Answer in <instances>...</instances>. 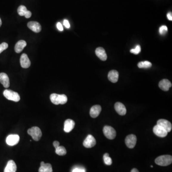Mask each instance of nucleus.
<instances>
[{
	"label": "nucleus",
	"mask_w": 172,
	"mask_h": 172,
	"mask_svg": "<svg viewBox=\"0 0 172 172\" xmlns=\"http://www.w3.org/2000/svg\"><path fill=\"white\" fill-rule=\"evenodd\" d=\"M159 87L162 90L167 92L169 90L170 88L172 87V83L169 80L164 79L160 81L159 83Z\"/></svg>",
	"instance_id": "obj_16"
},
{
	"label": "nucleus",
	"mask_w": 172,
	"mask_h": 172,
	"mask_svg": "<svg viewBox=\"0 0 172 172\" xmlns=\"http://www.w3.org/2000/svg\"><path fill=\"white\" fill-rule=\"evenodd\" d=\"M4 96L7 100L15 102H18L20 100V97L18 93L9 89H5L3 93Z\"/></svg>",
	"instance_id": "obj_4"
},
{
	"label": "nucleus",
	"mask_w": 172,
	"mask_h": 172,
	"mask_svg": "<svg viewBox=\"0 0 172 172\" xmlns=\"http://www.w3.org/2000/svg\"><path fill=\"white\" fill-rule=\"evenodd\" d=\"M59 145H60V143L58 141H54L53 142V145L55 147V149L59 146Z\"/></svg>",
	"instance_id": "obj_34"
},
{
	"label": "nucleus",
	"mask_w": 172,
	"mask_h": 172,
	"mask_svg": "<svg viewBox=\"0 0 172 172\" xmlns=\"http://www.w3.org/2000/svg\"><path fill=\"white\" fill-rule=\"evenodd\" d=\"M103 160L104 163L107 165H111L112 163V159L109 156L108 153H105L103 155Z\"/></svg>",
	"instance_id": "obj_25"
},
{
	"label": "nucleus",
	"mask_w": 172,
	"mask_h": 172,
	"mask_svg": "<svg viewBox=\"0 0 172 172\" xmlns=\"http://www.w3.org/2000/svg\"><path fill=\"white\" fill-rule=\"evenodd\" d=\"M21 66L23 68L27 69L31 65V62L26 54H23L20 58Z\"/></svg>",
	"instance_id": "obj_14"
},
{
	"label": "nucleus",
	"mask_w": 172,
	"mask_h": 172,
	"mask_svg": "<svg viewBox=\"0 0 172 172\" xmlns=\"http://www.w3.org/2000/svg\"><path fill=\"white\" fill-rule=\"evenodd\" d=\"M63 24H64V26L66 27L67 28H70V24H69V21L67 20H64V22H63Z\"/></svg>",
	"instance_id": "obj_30"
},
{
	"label": "nucleus",
	"mask_w": 172,
	"mask_h": 172,
	"mask_svg": "<svg viewBox=\"0 0 172 172\" xmlns=\"http://www.w3.org/2000/svg\"><path fill=\"white\" fill-rule=\"evenodd\" d=\"M101 106L99 105H94L90 109L89 114L92 118H96L99 116L101 111Z\"/></svg>",
	"instance_id": "obj_13"
},
{
	"label": "nucleus",
	"mask_w": 172,
	"mask_h": 172,
	"mask_svg": "<svg viewBox=\"0 0 172 172\" xmlns=\"http://www.w3.org/2000/svg\"><path fill=\"white\" fill-rule=\"evenodd\" d=\"M141 47L139 45H137L134 49H132L130 50L131 53H133L134 54L137 55L139 53L141 52Z\"/></svg>",
	"instance_id": "obj_27"
},
{
	"label": "nucleus",
	"mask_w": 172,
	"mask_h": 172,
	"mask_svg": "<svg viewBox=\"0 0 172 172\" xmlns=\"http://www.w3.org/2000/svg\"><path fill=\"white\" fill-rule=\"evenodd\" d=\"M137 142V137L134 134L128 135L125 139V142L127 146L130 149L135 147Z\"/></svg>",
	"instance_id": "obj_6"
},
{
	"label": "nucleus",
	"mask_w": 172,
	"mask_h": 172,
	"mask_svg": "<svg viewBox=\"0 0 172 172\" xmlns=\"http://www.w3.org/2000/svg\"><path fill=\"white\" fill-rule=\"evenodd\" d=\"M1 24H2V22H1V19L0 18V27H1Z\"/></svg>",
	"instance_id": "obj_37"
},
{
	"label": "nucleus",
	"mask_w": 172,
	"mask_h": 172,
	"mask_svg": "<svg viewBox=\"0 0 172 172\" xmlns=\"http://www.w3.org/2000/svg\"><path fill=\"white\" fill-rule=\"evenodd\" d=\"M41 166L39 169V172H53L51 165L50 164H45L44 162H41Z\"/></svg>",
	"instance_id": "obj_21"
},
{
	"label": "nucleus",
	"mask_w": 172,
	"mask_h": 172,
	"mask_svg": "<svg viewBox=\"0 0 172 172\" xmlns=\"http://www.w3.org/2000/svg\"><path fill=\"white\" fill-rule=\"evenodd\" d=\"M27 11V7L24 5H20L17 9V12L20 16H24Z\"/></svg>",
	"instance_id": "obj_26"
},
{
	"label": "nucleus",
	"mask_w": 172,
	"mask_h": 172,
	"mask_svg": "<svg viewBox=\"0 0 172 172\" xmlns=\"http://www.w3.org/2000/svg\"><path fill=\"white\" fill-rule=\"evenodd\" d=\"M131 172H139L138 170L136 168L132 169L131 170Z\"/></svg>",
	"instance_id": "obj_36"
},
{
	"label": "nucleus",
	"mask_w": 172,
	"mask_h": 172,
	"mask_svg": "<svg viewBox=\"0 0 172 172\" xmlns=\"http://www.w3.org/2000/svg\"><path fill=\"white\" fill-rule=\"evenodd\" d=\"M51 101L55 105L65 104L67 101V97L65 94H55L53 93L50 96Z\"/></svg>",
	"instance_id": "obj_1"
},
{
	"label": "nucleus",
	"mask_w": 172,
	"mask_h": 172,
	"mask_svg": "<svg viewBox=\"0 0 172 172\" xmlns=\"http://www.w3.org/2000/svg\"><path fill=\"white\" fill-rule=\"evenodd\" d=\"M17 170V166L16 162L13 160H10L8 162L4 172H16Z\"/></svg>",
	"instance_id": "obj_19"
},
{
	"label": "nucleus",
	"mask_w": 172,
	"mask_h": 172,
	"mask_svg": "<svg viewBox=\"0 0 172 172\" xmlns=\"http://www.w3.org/2000/svg\"><path fill=\"white\" fill-rule=\"evenodd\" d=\"M167 27L165 25H162L159 28V32L161 35H165L167 32Z\"/></svg>",
	"instance_id": "obj_28"
},
{
	"label": "nucleus",
	"mask_w": 172,
	"mask_h": 172,
	"mask_svg": "<svg viewBox=\"0 0 172 172\" xmlns=\"http://www.w3.org/2000/svg\"><path fill=\"white\" fill-rule=\"evenodd\" d=\"M108 79L112 83H116L119 78V73L116 70H111L108 74Z\"/></svg>",
	"instance_id": "obj_20"
},
{
	"label": "nucleus",
	"mask_w": 172,
	"mask_h": 172,
	"mask_svg": "<svg viewBox=\"0 0 172 172\" xmlns=\"http://www.w3.org/2000/svg\"><path fill=\"white\" fill-rule=\"evenodd\" d=\"M104 134L110 140H113L116 136V132L115 129L110 126H105L103 129Z\"/></svg>",
	"instance_id": "obj_5"
},
{
	"label": "nucleus",
	"mask_w": 172,
	"mask_h": 172,
	"mask_svg": "<svg viewBox=\"0 0 172 172\" xmlns=\"http://www.w3.org/2000/svg\"><path fill=\"white\" fill-rule=\"evenodd\" d=\"M27 132L35 141H39L42 135L41 130L38 127H32L28 130Z\"/></svg>",
	"instance_id": "obj_3"
},
{
	"label": "nucleus",
	"mask_w": 172,
	"mask_h": 172,
	"mask_svg": "<svg viewBox=\"0 0 172 172\" xmlns=\"http://www.w3.org/2000/svg\"><path fill=\"white\" fill-rule=\"evenodd\" d=\"M57 27L58 29L60 31H63V27H62V25L61 24L60 22L57 23Z\"/></svg>",
	"instance_id": "obj_31"
},
{
	"label": "nucleus",
	"mask_w": 172,
	"mask_h": 172,
	"mask_svg": "<svg viewBox=\"0 0 172 172\" xmlns=\"http://www.w3.org/2000/svg\"><path fill=\"white\" fill-rule=\"evenodd\" d=\"M152 66V63L150 62L149 61H148L140 62L138 64V66L140 69H143V68L148 69V68H150V67H151Z\"/></svg>",
	"instance_id": "obj_23"
},
{
	"label": "nucleus",
	"mask_w": 172,
	"mask_h": 172,
	"mask_svg": "<svg viewBox=\"0 0 172 172\" xmlns=\"http://www.w3.org/2000/svg\"><path fill=\"white\" fill-rule=\"evenodd\" d=\"M8 47V45L6 43L4 42L0 44V54L4 50H6Z\"/></svg>",
	"instance_id": "obj_29"
},
{
	"label": "nucleus",
	"mask_w": 172,
	"mask_h": 172,
	"mask_svg": "<svg viewBox=\"0 0 172 172\" xmlns=\"http://www.w3.org/2000/svg\"><path fill=\"white\" fill-rule=\"evenodd\" d=\"M75 123L73 120L71 119H67L65 120L64 123V131L67 133L70 131L74 128Z\"/></svg>",
	"instance_id": "obj_12"
},
{
	"label": "nucleus",
	"mask_w": 172,
	"mask_h": 172,
	"mask_svg": "<svg viewBox=\"0 0 172 172\" xmlns=\"http://www.w3.org/2000/svg\"><path fill=\"white\" fill-rule=\"evenodd\" d=\"M27 46V43L24 40H20L15 46V50L16 52L17 53L22 52L23 49Z\"/></svg>",
	"instance_id": "obj_22"
},
{
	"label": "nucleus",
	"mask_w": 172,
	"mask_h": 172,
	"mask_svg": "<svg viewBox=\"0 0 172 172\" xmlns=\"http://www.w3.org/2000/svg\"><path fill=\"white\" fill-rule=\"evenodd\" d=\"M151 167H153V165H152V166H151Z\"/></svg>",
	"instance_id": "obj_38"
},
{
	"label": "nucleus",
	"mask_w": 172,
	"mask_h": 172,
	"mask_svg": "<svg viewBox=\"0 0 172 172\" xmlns=\"http://www.w3.org/2000/svg\"><path fill=\"white\" fill-rule=\"evenodd\" d=\"M83 145L86 148H90L94 147L96 144V140L92 135H88L83 142Z\"/></svg>",
	"instance_id": "obj_7"
},
{
	"label": "nucleus",
	"mask_w": 172,
	"mask_h": 172,
	"mask_svg": "<svg viewBox=\"0 0 172 172\" xmlns=\"http://www.w3.org/2000/svg\"><path fill=\"white\" fill-rule=\"evenodd\" d=\"M95 53L97 56L102 61H106L107 59V55L103 48L98 47L96 49Z\"/></svg>",
	"instance_id": "obj_17"
},
{
	"label": "nucleus",
	"mask_w": 172,
	"mask_h": 172,
	"mask_svg": "<svg viewBox=\"0 0 172 172\" xmlns=\"http://www.w3.org/2000/svg\"><path fill=\"white\" fill-rule=\"evenodd\" d=\"M32 16V13L30 11H27V13H25V15H24V16H25V18H29L31 17Z\"/></svg>",
	"instance_id": "obj_33"
},
{
	"label": "nucleus",
	"mask_w": 172,
	"mask_h": 172,
	"mask_svg": "<svg viewBox=\"0 0 172 172\" xmlns=\"http://www.w3.org/2000/svg\"><path fill=\"white\" fill-rule=\"evenodd\" d=\"M72 172H85V170L83 169L78 168H76L73 170Z\"/></svg>",
	"instance_id": "obj_32"
},
{
	"label": "nucleus",
	"mask_w": 172,
	"mask_h": 172,
	"mask_svg": "<svg viewBox=\"0 0 172 172\" xmlns=\"http://www.w3.org/2000/svg\"><path fill=\"white\" fill-rule=\"evenodd\" d=\"M114 108L116 112L120 115H125L126 114V108L121 102H116L115 104Z\"/></svg>",
	"instance_id": "obj_11"
},
{
	"label": "nucleus",
	"mask_w": 172,
	"mask_h": 172,
	"mask_svg": "<svg viewBox=\"0 0 172 172\" xmlns=\"http://www.w3.org/2000/svg\"><path fill=\"white\" fill-rule=\"evenodd\" d=\"M157 125L164 128L167 132H170L172 129V125L171 123L168 120L165 119H160L158 120Z\"/></svg>",
	"instance_id": "obj_9"
},
{
	"label": "nucleus",
	"mask_w": 172,
	"mask_h": 172,
	"mask_svg": "<svg viewBox=\"0 0 172 172\" xmlns=\"http://www.w3.org/2000/svg\"><path fill=\"white\" fill-rule=\"evenodd\" d=\"M153 131L156 135L161 138L166 137L168 134V132L166 130L158 125L154 126L153 128Z\"/></svg>",
	"instance_id": "obj_10"
},
{
	"label": "nucleus",
	"mask_w": 172,
	"mask_h": 172,
	"mask_svg": "<svg viewBox=\"0 0 172 172\" xmlns=\"http://www.w3.org/2000/svg\"><path fill=\"white\" fill-rule=\"evenodd\" d=\"M167 17L169 20H172V13L170 12L167 13Z\"/></svg>",
	"instance_id": "obj_35"
},
{
	"label": "nucleus",
	"mask_w": 172,
	"mask_h": 172,
	"mask_svg": "<svg viewBox=\"0 0 172 172\" xmlns=\"http://www.w3.org/2000/svg\"><path fill=\"white\" fill-rule=\"evenodd\" d=\"M55 153L60 156H63L66 154V150L64 146H59L55 149Z\"/></svg>",
	"instance_id": "obj_24"
},
{
	"label": "nucleus",
	"mask_w": 172,
	"mask_h": 172,
	"mask_svg": "<svg viewBox=\"0 0 172 172\" xmlns=\"http://www.w3.org/2000/svg\"><path fill=\"white\" fill-rule=\"evenodd\" d=\"M20 140V137L17 134L9 135L6 138V142L8 145L14 146L17 145Z\"/></svg>",
	"instance_id": "obj_8"
},
{
	"label": "nucleus",
	"mask_w": 172,
	"mask_h": 172,
	"mask_svg": "<svg viewBox=\"0 0 172 172\" xmlns=\"http://www.w3.org/2000/svg\"><path fill=\"white\" fill-rule=\"evenodd\" d=\"M0 82L3 84L4 87L7 88L10 86V80L8 76L5 73H0Z\"/></svg>",
	"instance_id": "obj_18"
},
{
	"label": "nucleus",
	"mask_w": 172,
	"mask_h": 172,
	"mask_svg": "<svg viewBox=\"0 0 172 172\" xmlns=\"http://www.w3.org/2000/svg\"><path fill=\"white\" fill-rule=\"evenodd\" d=\"M155 162L160 166H168L172 164V156L169 155H161L156 158Z\"/></svg>",
	"instance_id": "obj_2"
},
{
	"label": "nucleus",
	"mask_w": 172,
	"mask_h": 172,
	"mask_svg": "<svg viewBox=\"0 0 172 172\" xmlns=\"http://www.w3.org/2000/svg\"><path fill=\"white\" fill-rule=\"evenodd\" d=\"M27 27L29 29L36 33L41 31V26L40 24L38 22L35 21L29 22V23H28Z\"/></svg>",
	"instance_id": "obj_15"
}]
</instances>
